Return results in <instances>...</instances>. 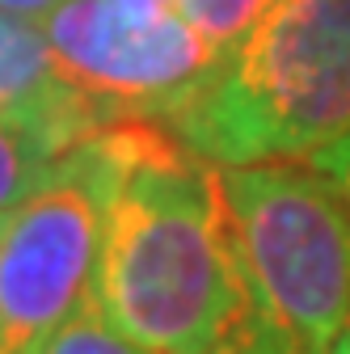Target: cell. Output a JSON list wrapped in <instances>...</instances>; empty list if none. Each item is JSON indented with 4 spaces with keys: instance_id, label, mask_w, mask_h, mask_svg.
Returning a JSON list of instances; mask_svg holds the SVG:
<instances>
[{
    "instance_id": "6da1fadb",
    "label": "cell",
    "mask_w": 350,
    "mask_h": 354,
    "mask_svg": "<svg viewBox=\"0 0 350 354\" xmlns=\"http://www.w3.org/2000/svg\"><path fill=\"white\" fill-rule=\"evenodd\" d=\"M93 304L152 354H300L245 279L220 169L152 122L110 203Z\"/></svg>"
},
{
    "instance_id": "7a4b0ae2",
    "label": "cell",
    "mask_w": 350,
    "mask_h": 354,
    "mask_svg": "<svg viewBox=\"0 0 350 354\" xmlns=\"http://www.w3.org/2000/svg\"><path fill=\"white\" fill-rule=\"evenodd\" d=\"M165 131L215 169L317 156L350 131V0H279Z\"/></svg>"
},
{
    "instance_id": "3957f363",
    "label": "cell",
    "mask_w": 350,
    "mask_h": 354,
    "mask_svg": "<svg viewBox=\"0 0 350 354\" xmlns=\"http://www.w3.org/2000/svg\"><path fill=\"white\" fill-rule=\"evenodd\" d=\"M144 136L148 122H114L84 136L0 219V354H34L93 304L110 203Z\"/></svg>"
},
{
    "instance_id": "277c9868",
    "label": "cell",
    "mask_w": 350,
    "mask_h": 354,
    "mask_svg": "<svg viewBox=\"0 0 350 354\" xmlns=\"http://www.w3.org/2000/svg\"><path fill=\"white\" fill-rule=\"evenodd\" d=\"M220 194L245 279L266 317L300 346L329 354L350 325V211L313 165H228Z\"/></svg>"
},
{
    "instance_id": "5b68a950",
    "label": "cell",
    "mask_w": 350,
    "mask_h": 354,
    "mask_svg": "<svg viewBox=\"0 0 350 354\" xmlns=\"http://www.w3.org/2000/svg\"><path fill=\"white\" fill-rule=\"evenodd\" d=\"M38 26L55 72L98 127L169 122L224 68L178 9L148 0H64Z\"/></svg>"
},
{
    "instance_id": "8992f818",
    "label": "cell",
    "mask_w": 350,
    "mask_h": 354,
    "mask_svg": "<svg viewBox=\"0 0 350 354\" xmlns=\"http://www.w3.org/2000/svg\"><path fill=\"white\" fill-rule=\"evenodd\" d=\"M80 140L84 131L68 122L0 110V219L17 203H26L42 186V177L55 169V160Z\"/></svg>"
},
{
    "instance_id": "52a82bcc",
    "label": "cell",
    "mask_w": 350,
    "mask_h": 354,
    "mask_svg": "<svg viewBox=\"0 0 350 354\" xmlns=\"http://www.w3.org/2000/svg\"><path fill=\"white\" fill-rule=\"evenodd\" d=\"M275 5L279 0H178V13L211 42L215 55L228 59Z\"/></svg>"
},
{
    "instance_id": "ba28073f",
    "label": "cell",
    "mask_w": 350,
    "mask_h": 354,
    "mask_svg": "<svg viewBox=\"0 0 350 354\" xmlns=\"http://www.w3.org/2000/svg\"><path fill=\"white\" fill-rule=\"evenodd\" d=\"M34 354H152L144 346H136L131 337H122L98 304H84L72 321H64Z\"/></svg>"
},
{
    "instance_id": "9c48e42d",
    "label": "cell",
    "mask_w": 350,
    "mask_h": 354,
    "mask_svg": "<svg viewBox=\"0 0 350 354\" xmlns=\"http://www.w3.org/2000/svg\"><path fill=\"white\" fill-rule=\"evenodd\" d=\"M313 169H321L329 182L338 186V194H342V203L350 211V131H346V136H338L333 144H325L313 156Z\"/></svg>"
},
{
    "instance_id": "30bf717a",
    "label": "cell",
    "mask_w": 350,
    "mask_h": 354,
    "mask_svg": "<svg viewBox=\"0 0 350 354\" xmlns=\"http://www.w3.org/2000/svg\"><path fill=\"white\" fill-rule=\"evenodd\" d=\"M64 0H0V13H13V17H26V21H42L51 17Z\"/></svg>"
},
{
    "instance_id": "8fae6325",
    "label": "cell",
    "mask_w": 350,
    "mask_h": 354,
    "mask_svg": "<svg viewBox=\"0 0 350 354\" xmlns=\"http://www.w3.org/2000/svg\"><path fill=\"white\" fill-rule=\"evenodd\" d=\"M329 354H350V325H346V333H342V337H338V346H333V350H329Z\"/></svg>"
},
{
    "instance_id": "7c38bea8",
    "label": "cell",
    "mask_w": 350,
    "mask_h": 354,
    "mask_svg": "<svg viewBox=\"0 0 350 354\" xmlns=\"http://www.w3.org/2000/svg\"><path fill=\"white\" fill-rule=\"evenodd\" d=\"M148 5H165V9H178V0H148Z\"/></svg>"
}]
</instances>
